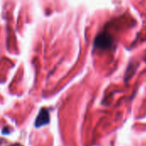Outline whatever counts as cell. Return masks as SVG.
I'll use <instances>...</instances> for the list:
<instances>
[{
  "instance_id": "7a4b0ae2",
  "label": "cell",
  "mask_w": 146,
  "mask_h": 146,
  "mask_svg": "<svg viewBox=\"0 0 146 146\" xmlns=\"http://www.w3.org/2000/svg\"><path fill=\"white\" fill-rule=\"evenodd\" d=\"M50 121V116H49V111L47 110H41L39 114L38 115L36 121H35V126L36 127H43L46 124H48Z\"/></svg>"
},
{
  "instance_id": "6da1fadb",
  "label": "cell",
  "mask_w": 146,
  "mask_h": 146,
  "mask_svg": "<svg viewBox=\"0 0 146 146\" xmlns=\"http://www.w3.org/2000/svg\"><path fill=\"white\" fill-rule=\"evenodd\" d=\"M112 45V38L108 33H101L95 39V46L99 49H108Z\"/></svg>"
}]
</instances>
